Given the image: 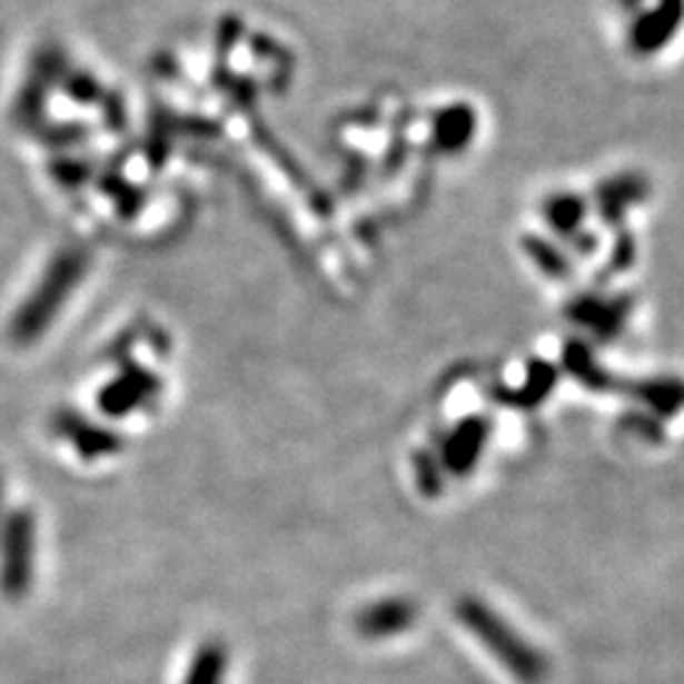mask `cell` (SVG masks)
Here are the masks:
<instances>
[{"label":"cell","mask_w":684,"mask_h":684,"mask_svg":"<svg viewBox=\"0 0 684 684\" xmlns=\"http://www.w3.org/2000/svg\"><path fill=\"white\" fill-rule=\"evenodd\" d=\"M224 654L218 650H208L198 656L194 662V667H190L186 684H218L224 672Z\"/></svg>","instance_id":"cell-1"}]
</instances>
